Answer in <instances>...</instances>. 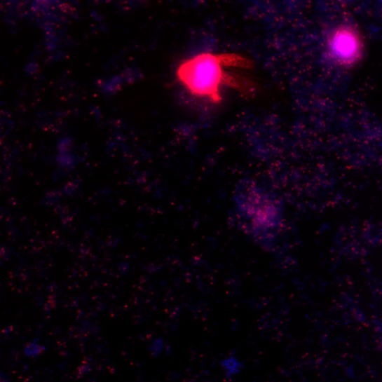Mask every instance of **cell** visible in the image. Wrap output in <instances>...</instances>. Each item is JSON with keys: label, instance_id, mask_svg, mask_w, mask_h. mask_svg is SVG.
<instances>
[{"label": "cell", "instance_id": "obj_1", "mask_svg": "<svg viewBox=\"0 0 382 382\" xmlns=\"http://www.w3.org/2000/svg\"><path fill=\"white\" fill-rule=\"evenodd\" d=\"M252 68V60L237 54L214 55L201 53L185 60L177 72L179 82L193 95L206 97L219 104L221 97L219 90L227 86L250 95L254 90V83L240 76L224 71V67Z\"/></svg>", "mask_w": 382, "mask_h": 382}, {"label": "cell", "instance_id": "obj_2", "mask_svg": "<svg viewBox=\"0 0 382 382\" xmlns=\"http://www.w3.org/2000/svg\"><path fill=\"white\" fill-rule=\"evenodd\" d=\"M236 204L240 217L259 234L273 231L279 224L277 201L254 184L244 183L238 188Z\"/></svg>", "mask_w": 382, "mask_h": 382}, {"label": "cell", "instance_id": "obj_3", "mask_svg": "<svg viewBox=\"0 0 382 382\" xmlns=\"http://www.w3.org/2000/svg\"><path fill=\"white\" fill-rule=\"evenodd\" d=\"M329 48L335 60L343 64L350 65L360 58L362 44L353 29L350 27H342L332 34Z\"/></svg>", "mask_w": 382, "mask_h": 382}, {"label": "cell", "instance_id": "obj_4", "mask_svg": "<svg viewBox=\"0 0 382 382\" xmlns=\"http://www.w3.org/2000/svg\"><path fill=\"white\" fill-rule=\"evenodd\" d=\"M221 366L225 373L228 376L236 375L241 369V362L236 357L231 356L221 362Z\"/></svg>", "mask_w": 382, "mask_h": 382}, {"label": "cell", "instance_id": "obj_5", "mask_svg": "<svg viewBox=\"0 0 382 382\" xmlns=\"http://www.w3.org/2000/svg\"><path fill=\"white\" fill-rule=\"evenodd\" d=\"M46 347L36 342L29 343L24 349V353L29 357H37L46 351Z\"/></svg>", "mask_w": 382, "mask_h": 382}, {"label": "cell", "instance_id": "obj_6", "mask_svg": "<svg viewBox=\"0 0 382 382\" xmlns=\"http://www.w3.org/2000/svg\"><path fill=\"white\" fill-rule=\"evenodd\" d=\"M121 78L118 76H114L110 81L102 84V88L106 93H116L121 88Z\"/></svg>", "mask_w": 382, "mask_h": 382}, {"label": "cell", "instance_id": "obj_7", "mask_svg": "<svg viewBox=\"0 0 382 382\" xmlns=\"http://www.w3.org/2000/svg\"><path fill=\"white\" fill-rule=\"evenodd\" d=\"M58 149L60 151V154H66L71 147V139L70 138H63L59 141L58 143Z\"/></svg>", "mask_w": 382, "mask_h": 382}, {"label": "cell", "instance_id": "obj_8", "mask_svg": "<svg viewBox=\"0 0 382 382\" xmlns=\"http://www.w3.org/2000/svg\"><path fill=\"white\" fill-rule=\"evenodd\" d=\"M60 11L68 15H72L76 10L67 4H62L58 6Z\"/></svg>", "mask_w": 382, "mask_h": 382}, {"label": "cell", "instance_id": "obj_9", "mask_svg": "<svg viewBox=\"0 0 382 382\" xmlns=\"http://www.w3.org/2000/svg\"><path fill=\"white\" fill-rule=\"evenodd\" d=\"M39 71V66L35 62H31L26 65L25 71L29 74H36Z\"/></svg>", "mask_w": 382, "mask_h": 382}]
</instances>
